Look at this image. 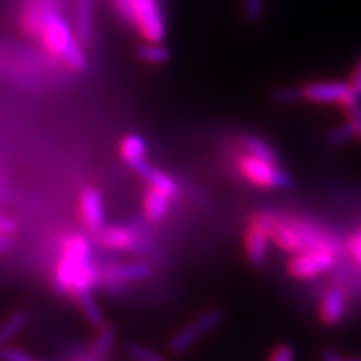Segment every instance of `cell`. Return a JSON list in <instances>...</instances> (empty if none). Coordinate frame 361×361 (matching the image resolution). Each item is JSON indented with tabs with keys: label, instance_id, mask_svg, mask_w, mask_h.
<instances>
[{
	"label": "cell",
	"instance_id": "cell-1",
	"mask_svg": "<svg viewBox=\"0 0 361 361\" xmlns=\"http://www.w3.org/2000/svg\"><path fill=\"white\" fill-rule=\"evenodd\" d=\"M49 52L64 61L72 71L80 72L87 67V56L84 52V45L79 42L74 27H71L64 13L51 2L47 4L40 17L39 35Z\"/></svg>",
	"mask_w": 361,
	"mask_h": 361
},
{
	"label": "cell",
	"instance_id": "cell-2",
	"mask_svg": "<svg viewBox=\"0 0 361 361\" xmlns=\"http://www.w3.org/2000/svg\"><path fill=\"white\" fill-rule=\"evenodd\" d=\"M109 4L144 42H164L168 25L161 0H109Z\"/></svg>",
	"mask_w": 361,
	"mask_h": 361
},
{
	"label": "cell",
	"instance_id": "cell-3",
	"mask_svg": "<svg viewBox=\"0 0 361 361\" xmlns=\"http://www.w3.org/2000/svg\"><path fill=\"white\" fill-rule=\"evenodd\" d=\"M252 223L259 226L263 231L268 234L269 241L281 247V250L298 255L318 247H329V245L323 241L318 234L310 229L296 228L295 224L284 223V221L274 218L271 214H258L252 218Z\"/></svg>",
	"mask_w": 361,
	"mask_h": 361
},
{
	"label": "cell",
	"instance_id": "cell-4",
	"mask_svg": "<svg viewBox=\"0 0 361 361\" xmlns=\"http://www.w3.org/2000/svg\"><path fill=\"white\" fill-rule=\"evenodd\" d=\"M92 263L94 261L90 259V245L87 239L79 236V234L71 236L67 239L64 256H62L56 273V283H54L56 290L61 295L71 293L78 278Z\"/></svg>",
	"mask_w": 361,
	"mask_h": 361
},
{
	"label": "cell",
	"instance_id": "cell-5",
	"mask_svg": "<svg viewBox=\"0 0 361 361\" xmlns=\"http://www.w3.org/2000/svg\"><path fill=\"white\" fill-rule=\"evenodd\" d=\"M239 169L243 176L256 186L271 189H290L293 186L291 176L278 168L276 162L261 161L245 154L239 157Z\"/></svg>",
	"mask_w": 361,
	"mask_h": 361
},
{
	"label": "cell",
	"instance_id": "cell-6",
	"mask_svg": "<svg viewBox=\"0 0 361 361\" xmlns=\"http://www.w3.org/2000/svg\"><path fill=\"white\" fill-rule=\"evenodd\" d=\"M224 310L223 308H211L206 313L197 316L194 319V323L186 324L184 328H180L176 333L173 340L169 343L171 353L174 355H183L191 348L192 345H196L202 336L207 335L209 331H213L214 328H218L224 319Z\"/></svg>",
	"mask_w": 361,
	"mask_h": 361
},
{
	"label": "cell",
	"instance_id": "cell-7",
	"mask_svg": "<svg viewBox=\"0 0 361 361\" xmlns=\"http://www.w3.org/2000/svg\"><path fill=\"white\" fill-rule=\"evenodd\" d=\"M335 261V252L331 247H318V250L298 252V256L288 263V271L298 279H310L331 269Z\"/></svg>",
	"mask_w": 361,
	"mask_h": 361
},
{
	"label": "cell",
	"instance_id": "cell-8",
	"mask_svg": "<svg viewBox=\"0 0 361 361\" xmlns=\"http://www.w3.org/2000/svg\"><path fill=\"white\" fill-rule=\"evenodd\" d=\"M348 82L343 80H328V82H311L301 87V99L314 104H345L351 99Z\"/></svg>",
	"mask_w": 361,
	"mask_h": 361
},
{
	"label": "cell",
	"instance_id": "cell-9",
	"mask_svg": "<svg viewBox=\"0 0 361 361\" xmlns=\"http://www.w3.org/2000/svg\"><path fill=\"white\" fill-rule=\"evenodd\" d=\"M97 241L104 247L109 250H124V251H139L144 241L137 238V234L123 226H102L96 233Z\"/></svg>",
	"mask_w": 361,
	"mask_h": 361
},
{
	"label": "cell",
	"instance_id": "cell-10",
	"mask_svg": "<svg viewBox=\"0 0 361 361\" xmlns=\"http://www.w3.org/2000/svg\"><path fill=\"white\" fill-rule=\"evenodd\" d=\"M80 216H82L85 226L94 233H97L102 226H106L102 196L96 189H84L80 194Z\"/></svg>",
	"mask_w": 361,
	"mask_h": 361
},
{
	"label": "cell",
	"instance_id": "cell-11",
	"mask_svg": "<svg viewBox=\"0 0 361 361\" xmlns=\"http://www.w3.org/2000/svg\"><path fill=\"white\" fill-rule=\"evenodd\" d=\"M152 269L146 263H126L114 264L111 268L101 271V281L109 284H123L130 281H141L151 276Z\"/></svg>",
	"mask_w": 361,
	"mask_h": 361
},
{
	"label": "cell",
	"instance_id": "cell-12",
	"mask_svg": "<svg viewBox=\"0 0 361 361\" xmlns=\"http://www.w3.org/2000/svg\"><path fill=\"white\" fill-rule=\"evenodd\" d=\"M133 169L139 176H141V178L146 180V183L152 189H157V191L164 192L166 196H169V197L178 196V192H179L178 183H176V180L171 178V176L162 173L161 169H157L152 164H149L146 159L139 162V164H135Z\"/></svg>",
	"mask_w": 361,
	"mask_h": 361
},
{
	"label": "cell",
	"instance_id": "cell-13",
	"mask_svg": "<svg viewBox=\"0 0 361 361\" xmlns=\"http://www.w3.org/2000/svg\"><path fill=\"white\" fill-rule=\"evenodd\" d=\"M346 313V295L341 288H329L324 293L319 316L322 322L328 326H335L341 322V318Z\"/></svg>",
	"mask_w": 361,
	"mask_h": 361
},
{
	"label": "cell",
	"instance_id": "cell-14",
	"mask_svg": "<svg viewBox=\"0 0 361 361\" xmlns=\"http://www.w3.org/2000/svg\"><path fill=\"white\" fill-rule=\"evenodd\" d=\"M246 252L250 263L255 266V268H261L268 259L269 252V238L259 226L251 223L250 229L246 231Z\"/></svg>",
	"mask_w": 361,
	"mask_h": 361
},
{
	"label": "cell",
	"instance_id": "cell-15",
	"mask_svg": "<svg viewBox=\"0 0 361 361\" xmlns=\"http://www.w3.org/2000/svg\"><path fill=\"white\" fill-rule=\"evenodd\" d=\"M96 0H75L74 7V32L82 45L92 40V19Z\"/></svg>",
	"mask_w": 361,
	"mask_h": 361
},
{
	"label": "cell",
	"instance_id": "cell-16",
	"mask_svg": "<svg viewBox=\"0 0 361 361\" xmlns=\"http://www.w3.org/2000/svg\"><path fill=\"white\" fill-rule=\"evenodd\" d=\"M116 336H117L116 328L106 326V324H104L102 328H99L97 336L94 338L92 343H90L87 351H85L78 361H104L106 360V356L109 355L112 346H114Z\"/></svg>",
	"mask_w": 361,
	"mask_h": 361
},
{
	"label": "cell",
	"instance_id": "cell-17",
	"mask_svg": "<svg viewBox=\"0 0 361 361\" xmlns=\"http://www.w3.org/2000/svg\"><path fill=\"white\" fill-rule=\"evenodd\" d=\"M144 216L152 223H159L161 219L166 218L169 207H171V197L166 196L164 192L157 191V189H149L144 196Z\"/></svg>",
	"mask_w": 361,
	"mask_h": 361
},
{
	"label": "cell",
	"instance_id": "cell-18",
	"mask_svg": "<svg viewBox=\"0 0 361 361\" xmlns=\"http://www.w3.org/2000/svg\"><path fill=\"white\" fill-rule=\"evenodd\" d=\"M239 146L245 149L247 156L256 157V159L268 161V162H276L278 156L276 151L269 146L268 142L258 137V135L252 134H243L239 135Z\"/></svg>",
	"mask_w": 361,
	"mask_h": 361
},
{
	"label": "cell",
	"instance_id": "cell-19",
	"mask_svg": "<svg viewBox=\"0 0 361 361\" xmlns=\"http://www.w3.org/2000/svg\"><path fill=\"white\" fill-rule=\"evenodd\" d=\"M75 300H78V305L80 311H82L85 319L92 324L94 328H102L106 324V319H104V313L101 306L96 301V298L92 295V290H84L75 293Z\"/></svg>",
	"mask_w": 361,
	"mask_h": 361
},
{
	"label": "cell",
	"instance_id": "cell-20",
	"mask_svg": "<svg viewBox=\"0 0 361 361\" xmlns=\"http://www.w3.org/2000/svg\"><path fill=\"white\" fill-rule=\"evenodd\" d=\"M135 56L144 64L149 66H162L171 59L169 49L162 42H144L139 45Z\"/></svg>",
	"mask_w": 361,
	"mask_h": 361
},
{
	"label": "cell",
	"instance_id": "cell-21",
	"mask_svg": "<svg viewBox=\"0 0 361 361\" xmlns=\"http://www.w3.org/2000/svg\"><path fill=\"white\" fill-rule=\"evenodd\" d=\"M146 152L147 146L141 135L130 134L124 139L123 144H121V154H123L124 161L128 162L130 168H134L135 164H139V162L146 159Z\"/></svg>",
	"mask_w": 361,
	"mask_h": 361
},
{
	"label": "cell",
	"instance_id": "cell-22",
	"mask_svg": "<svg viewBox=\"0 0 361 361\" xmlns=\"http://www.w3.org/2000/svg\"><path fill=\"white\" fill-rule=\"evenodd\" d=\"M27 322H29V314L25 311H16L8 318L0 324V348L7 346L13 338L19 336V333L25 328Z\"/></svg>",
	"mask_w": 361,
	"mask_h": 361
},
{
	"label": "cell",
	"instance_id": "cell-23",
	"mask_svg": "<svg viewBox=\"0 0 361 361\" xmlns=\"http://www.w3.org/2000/svg\"><path fill=\"white\" fill-rule=\"evenodd\" d=\"M356 129L355 126L350 123V121H346V123H343L338 126V128L329 130V134L326 135V141L329 146H341V144H346L351 139L356 137Z\"/></svg>",
	"mask_w": 361,
	"mask_h": 361
},
{
	"label": "cell",
	"instance_id": "cell-24",
	"mask_svg": "<svg viewBox=\"0 0 361 361\" xmlns=\"http://www.w3.org/2000/svg\"><path fill=\"white\" fill-rule=\"evenodd\" d=\"M343 107H345V112H346V117H348V121L355 126L356 134L361 137V101L351 97L345 104H343Z\"/></svg>",
	"mask_w": 361,
	"mask_h": 361
},
{
	"label": "cell",
	"instance_id": "cell-25",
	"mask_svg": "<svg viewBox=\"0 0 361 361\" xmlns=\"http://www.w3.org/2000/svg\"><path fill=\"white\" fill-rule=\"evenodd\" d=\"M128 355L133 361H164L161 355H157L156 351L149 350L142 345H129Z\"/></svg>",
	"mask_w": 361,
	"mask_h": 361
},
{
	"label": "cell",
	"instance_id": "cell-26",
	"mask_svg": "<svg viewBox=\"0 0 361 361\" xmlns=\"http://www.w3.org/2000/svg\"><path fill=\"white\" fill-rule=\"evenodd\" d=\"M264 0H243V11L250 22H258L264 13Z\"/></svg>",
	"mask_w": 361,
	"mask_h": 361
},
{
	"label": "cell",
	"instance_id": "cell-27",
	"mask_svg": "<svg viewBox=\"0 0 361 361\" xmlns=\"http://www.w3.org/2000/svg\"><path fill=\"white\" fill-rule=\"evenodd\" d=\"M0 361H35L32 356L25 351L12 348V346H2L0 348Z\"/></svg>",
	"mask_w": 361,
	"mask_h": 361
},
{
	"label": "cell",
	"instance_id": "cell-28",
	"mask_svg": "<svg viewBox=\"0 0 361 361\" xmlns=\"http://www.w3.org/2000/svg\"><path fill=\"white\" fill-rule=\"evenodd\" d=\"M269 361H296V351L291 345H279L271 353Z\"/></svg>",
	"mask_w": 361,
	"mask_h": 361
},
{
	"label": "cell",
	"instance_id": "cell-29",
	"mask_svg": "<svg viewBox=\"0 0 361 361\" xmlns=\"http://www.w3.org/2000/svg\"><path fill=\"white\" fill-rule=\"evenodd\" d=\"M348 84L351 89V96L361 101V59L358 61V64L355 66V71L351 74V80Z\"/></svg>",
	"mask_w": 361,
	"mask_h": 361
},
{
	"label": "cell",
	"instance_id": "cell-30",
	"mask_svg": "<svg viewBox=\"0 0 361 361\" xmlns=\"http://www.w3.org/2000/svg\"><path fill=\"white\" fill-rule=\"evenodd\" d=\"M276 101L281 104H291L295 101H301V89H281L279 92H276Z\"/></svg>",
	"mask_w": 361,
	"mask_h": 361
},
{
	"label": "cell",
	"instance_id": "cell-31",
	"mask_svg": "<svg viewBox=\"0 0 361 361\" xmlns=\"http://www.w3.org/2000/svg\"><path fill=\"white\" fill-rule=\"evenodd\" d=\"M348 250L351 252V256L358 261V264H361V231L358 234H353L348 241Z\"/></svg>",
	"mask_w": 361,
	"mask_h": 361
},
{
	"label": "cell",
	"instance_id": "cell-32",
	"mask_svg": "<svg viewBox=\"0 0 361 361\" xmlns=\"http://www.w3.org/2000/svg\"><path fill=\"white\" fill-rule=\"evenodd\" d=\"M17 231L16 221L7 218V216H0V236H12Z\"/></svg>",
	"mask_w": 361,
	"mask_h": 361
},
{
	"label": "cell",
	"instance_id": "cell-33",
	"mask_svg": "<svg viewBox=\"0 0 361 361\" xmlns=\"http://www.w3.org/2000/svg\"><path fill=\"white\" fill-rule=\"evenodd\" d=\"M12 247L11 236H0V255L7 252Z\"/></svg>",
	"mask_w": 361,
	"mask_h": 361
},
{
	"label": "cell",
	"instance_id": "cell-34",
	"mask_svg": "<svg viewBox=\"0 0 361 361\" xmlns=\"http://www.w3.org/2000/svg\"><path fill=\"white\" fill-rule=\"evenodd\" d=\"M322 361H345V360H343L341 356L338 355V353H335V351H331V350H326V351H323Z\"/></svg>",
	"mask_w": 361,
	"mask_h": 361
},
{
	"label": "cell",
	"instance_id": "cell-35",
	"mask_svg": "<svg viewBox=\"0 0 361 361\" xmlns=\"http://www.w3.org/2000/svg\"><path fill=\"white\" fill-rule=\"evenodd\" d=\"M345 361H361V358H351V360H345Z\"/></svg>",
	"mask_w": 361,
	"mask_h": 361
}]
</instances>
